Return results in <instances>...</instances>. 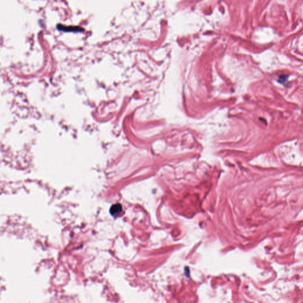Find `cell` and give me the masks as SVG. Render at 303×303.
Instances as JSON below:
<instances>
[{"mask_svg": "<svg viewBox=\"0 0 303 303\" xmlns=\"http://www.w3.org/2000/svg\"><path fill=\"white\" fill-rule=\"evenodd\" d=\"M121 210H122L121 205L119 204H117L113 205L112 207H111L110 212H111V214L112 215L116 216V215L118 214L119 213H120L121 211Z\"/></svg>", "mask_w": 303, "mask_h": 303, "instance_id": "6da1fadb", "label": "cell"}, {"mask_svg": "<svg viewBox=\"0 0 303 303\" xmlns=\"http://www.w3.org/2000/svg\"><path fill=\"white\" fill-rule=\"evenodd\" d=\"M58 29H60L62 30H66V31H80L81 30V28L79 27H68V26H65L62 24H58Z\"/></svg>", "mask_w": 303, "mask_h": 303, "instance_id": "7a4b0ae2", "label": "cell"}]
</instances>
